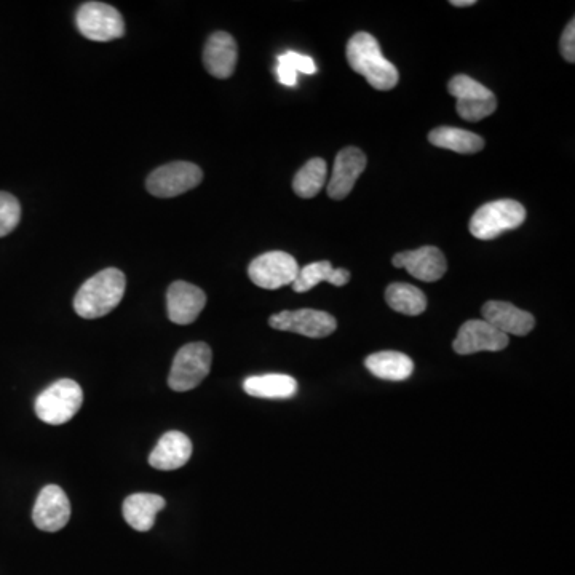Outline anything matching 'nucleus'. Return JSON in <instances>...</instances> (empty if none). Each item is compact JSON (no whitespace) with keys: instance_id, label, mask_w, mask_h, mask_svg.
Here are the masks:
<instances>
[{"instance_id":"f257e3e1","label":"nucleus","mask_w":575,"mask_h":575,"mask_svg":"<svg viewBox=\"0 0 575 575\" xmlns=\"http://www.w3.org/2000/svg\"><path fill=\"white\" fill-rule=\"evenodd\" d=\"M125 286L127 280L122 270L114 267L101 270L92 278H88L77 291L74 298L76 314L87 320L106 317L122 302Z\"/></svg>"},{"instance_id":"f03ea898","label":"nucleus","mask_w":575,"mask_h":575,"mask_svg":"<svg viewBox=\"0 0 575 575\" xmlns=\"http://www.w3.org/2000/svg\"><path fill=\"white\" fill-rule=\"evenodd\" d=\"M347 61L353 71L365 77L368 84L381 92L397 87L398 71L384 55L379 42L368 32H358L347 44Z\"/></svg>"},{"instance_id":"7ed1b4c3","label":"nucleus","mask_w":575,"mask_h":575,"mask_svg":"<svg viewBox=\"0 0 575 575\" xmlns=\"http://www.w3.org/2000/svg\"><path fill=\"white\" fill-rule=\"evenodd\" d=\"M82 403V387L72 379H61L37 397L36 414L45 424L63 425L79 413Z\"/></svg>"},{"instance_id":"20e7f679","label":"nucleus","mask_w":575,"mask_h":575,"mask_svg":"<svg viewBox=\"0 0 575 575\" xmlns=\"http://www.w3.org/2000/svg\"><path fill=\"white\" fill-rule=\"evenodd\" d=\"M526 221V210L516 200L486 203L470 219V232L478 240H494L508 230L518 229Z\"/></svg>"},{"instance_id":"39448f33","label":"nucleus","mask_w":575,"mask_h":575,"mask_svg":"<svg viewBox=\"0 0 575 575\" xmlns=\"http://www.w3.org/2000/svg\"><path fill=\"white\" fill-rule=\"evenodd\" d=\"M211 353L210 345L205 342H191L184 345L176 353L173 366H171L168 385L175 392H189L202 384L203 379L210 374Z\"/></svg>"},{"instance_id":"423d86ee","label":"nucleus","mask_w":575,"mask_h":575,"mask_svg":"<svg viewBox=\"0 0 575 575\" xmlns=\"http://www.w3.org/2000/svg\"><path fill=\"white\" fill-rule=\"evenodd\" d=\"M448 90L457 100V114L467 122H480L497 109L494 93L472 77L460 76L449 80Z\"/></svg>"},{"instance_id":"0eeeda50","label":"nucleus","mask_w":575,"mask_h":575,"mask_svg":"<svg viewBox=\"0 0 575 575\" xmlns=\"http://www.w3.org/2000/svg\"><path fill=\"white\" fill-rule=\"evenodd\" d=\"M203 171L191 162H173L152 171L146 181L147 191L159 199H171L192 191L202 183Z\"/></svg>"},{"instance_id":"6e6552de","label":"nucleus","mask_w":575,"mask_h":575,"mask_svg":"<svg viewBox=\"0 0 575 575\" xmlns=\"http://www.w3.org/2000/svg\"><path fill=\"white\" fill-rule=\"evenodd\" d=\"M80 34L95 42H111L125 36V23L119 10L103 2H87L76 16Z\"/></svg>"},{"instance_id":"1a4fd4ad","label":"nucleus","mask_w":575,"mask_h":575,"mask_svg":"<svg viewBox=\"0 0 575 575\" xmlns=\"http://www.w3.org/2000/svg\"><path fill=\"white\" fill-rule=\"evenodd\" d=\"M298 274V261L285 251L261 254L248 267L251 282L264 290H278L293 285Z\"/></svg>"},{"instance_id":"9d476101","label":"nucleus","mask_w":575,"mask_h":575,"mask_svg":"<svg viewBox=\"0 0 575 575\" xmlns=\"http://www.w3.org/2000/svg\"><path fill=\"white\" fill-rule=\"evenodd\" d=\"M269 325L274 330L301 334L312 339L326 338L338 328L333 315L314 309L283 310L269 318Z\"/></svg>"},{"instance_id":"9b49d317","label":"nucleus","mask_w":575,"mask_h":575,"mask_svg":"<svg viewBox=\"0 0 575 575\" xmlns=\"http://www.w3.org/2000/svg\"><path fill=\"white\" fill-rule=\"evenodd\" d=\"M69 518H71V502L66 492L56 484L45 486L39 492L32 510V521L36 524V528L45 532H58L69 523Z\"/></svg>"},{"instance_id":"f8f14e48","label":"nucleus","mask_w":575,"mask_h":575,"mask_svg":"<svg viewBox=\"0 0 575 575\" xmlns=\"http://www.w3.org/2000/svg\"><path fill=\"white\" fill-rule=\"evenodd\" d=\"M508 345V336L497 331L484 320H468L460 326L453 342V349L459 355H473L478 352H499Z\"/></svg>"},{"instance_id":"ddd939ff","label":"nucleus","mask_w":575,"mask_h":575,"mask_svg":"<svg viewBox=\"0 0 575 575\" xmlns=\"http://www.w3.org/2000/svg\"><path fill=\"white\" fill-rule=\"evenodd\" d=\"M393 266L406 269L421 282H438L446 274L445 254L437 246H422L419 250L406 251L393 256Z\"/></svg>"},{"instance_id":"4468645a","label":"nucleus","mask_w":575,"mask_h":575,"mask_svg":"<svg viewBox=\"0 0 575 575\" xmlns=\"http://www.w3.org/2000/svg\"><path fill=\"white\" fill-rule=\"evenodd\" d=\"M207 306V296L199 286L175 282L168 288V318L176 325H191Z\"/></svg>"},{"instance_id":"2eb2a0df","label":"nucleus","mask_w":575,"mask_h":575,"mask_svg":"<svg viewBox=\"0 0 575 575\" xmlns=\"http://www.w3.org/2000/svg\"><path fill=\"white\" fill-rule=\"evenodd\" d=\"M366 168V157L358 147H345L336 155L333 173L328 183V195L333 200H344L352 192L357 179Z\"/></svg>"},{"instance_id":"dca6fc26","label":"nucleus","mask_w":575,"mask_h":575,"mask_svg":"<svg viewBox=\"0 0 575 575\" xmlns=\"http://www.w3.org/2000/svg\"><path fill=\"white\" fill-rule=\"evenodd\" d=\"M483 320L505 336H526L536 326V320L529 312L502 301L486 302L483 306Z\"/></svg>"},{"instance_id":"f3484780","label":"nucleus","mask_w":575,"mask_h":575,"mask_svg":"<svg viewBox=\"0 0 575 575\" xmlns=\"http://www.w3.org/2000/svg\"><path fill=\"white\" fill-rule=\"evenodd\" d=\"M237 58V42L229 32H215L207 40L203 50V64L211 76L216 79H229L234 74Z\"/></svg>"},{"instance_id":"a211bd4d","label":"nucleus","mask_w":575,"mask_h":575,"mask_svg":"<svg viewBox=\"0 0 575 575\" xmlns=\"http://www.w3.org/2000/svg\"><path fill=\"white\" fill-rule=\"evenodd\" d=\"M191 456L192 441L189 440V437L183 432L171 430L160 438L159 443L149 456V465L157 468V470L170 472V470L184 467Z\"/></svg>"},{"instance_id":"6ab92c4d","label":"nucleus","mask_w":575,"mask_h":575,"mask_svg":"<svg viewBox=\"0 0 575 575\" xmlns=\"http://www.w3.org/2000/svg\"><path fill=\"white\" fill-rule=\"evenodd\" d=\"M165 507H167V500L159 494L138 492V494H131L123 502V518L136 531H151L154 528L155 518Z\"/></svg>"},{"instance_id":"aec40b11","label":"nucleus","mask_w":575,"mask_h":575,"mask_svg":"<svg viewBox=\"0 0 575 575\" xmlns=\"http://www.w3.org/2000/svg\"><path fill=\"white\" fill-rule=\"evenodd\" d=\"M243 390L250 397L285 400L298 393V382L288 374H262L245 379Z\"/></svg>"},{"instance_id":"412c9836","label":"nucleus","mask_w":575,"mask_h":575,"mask_svg":"<svg viewBox=\"0 0 575 575\" xmlns=\"http://www.w3.org/2000/svg\"><path fill=\"white\" fill-rule=\"evenodd\" d=\"M369 373L382 381H406L414 371V363L408 355L400 352H377L365 360Z\"/></svg>"},{"instance_id":"4be33fe9","label":"nucleus","mask_w":575,"mask_h":575,"mask_svg":"<svg viewBox=\"0 0 575 575\" xmlns=\"http://www.w3.org/2000/svg\"><path fill=\"white\" fill-rule=\"evenodd\" d=\"M322 282L334 286H344L350 282V272L345 269H334L328 261L312 262L309 266L299 269L298 277L294 280L293 290L296 293H307Z\"/></svg>"},{"instance_id":"5701e85b","label":"nucleus","mask_w":575,"mask_h":575,"mask_svg":"<svg viewBox=\"0 0 575 575\" xmlns=\"http://www.w3.org/2000/svg\"><path fill=\"white\" fill-rule=\"evenodd\" d=\"M429 141L433 146L457 152V154H476L483 151L484 141L480 135L462 128L440 127L430 131Z\"/></svg>"},{"instance_id":"b1692460","label":"nucleus","mask_w":575,"mask_h":575,"mask_svg":"<svg viewBox=\"0 0 575 575\" xmlns=\"http://www.w3.org/2000/svg\"><path fill=\"white\" fill-rule=\"evenodd\" d=\"M385 301L390 309L409 317L424 314L427 309L425 294L408 283H392L385 291Z\"/></svg>"},{"instance_id":"393cba45","label":"nucleus","mask_w":575,"mask_h":575,"mask_svg":"<svg viewBox=\"0 0 575 575\" xmlns=\"http://www.w3.org/2000/svg\"><path fill=\"white\" fill-rule=\"evenodd\" d=\"M326 183V162L312 159L296 173L293 189L301 199H314Z\"/></svg>"},{"instance_id":"a878e982","label":"nucleus","mask_w":575,"mask_h":575,"mask_svg":"<svg viewBox=\"0 0 575 575\" xmlns=\"http://www.w3.org/2000/svg\"><path fill=\"white\" fill-rule=\"evenodd\" d=\"M299 72L312 76L317 72V64L310 56L301 55V53L286 52L278 56L277 76L280 84L294 87L298 82Z\"/></svg>"},{"instance_id":"bb28decb","label":"nucleus","mask_w":575,"mask_h":575,"mask_svg":"<svg viewBox=\"0 0 575 575\" xmlns=\"http://www.w3.org/2000/svg\"><path fill=\"white\" fill-rule=\"evenodd\" d=\"M21 205L8 192H0V237L10 234L20 224Z\"/></svg>"},{"instance_id":"cd10ccee","label":"nucleus","mask_w":575,"mask_h":575,"mask_svg":"<svg viewBox=\"0 0 575 575\" xmlns=\"http://www.w3.org/2000/svg\"><path fill=\"white\" fill-rule=\"evenodd\" d=\"M561 55L568 63H575V21H569L560 40Z\"/></svg>"},{"instance_id":"c85d7f7f","label":"nucleus","mask_w":575,"mask_h":575,"mask_svg":"<svg viewBox=\"0 0 575 575\" xmlns=\"http://www.w3.org/2000/svg\"><path fill=\"white\" fill-rule=\"evenodd\" d=\"M475 4V0H453V2H451V5H454V7H470V5Z\"/></svg>"}]
</instances>
